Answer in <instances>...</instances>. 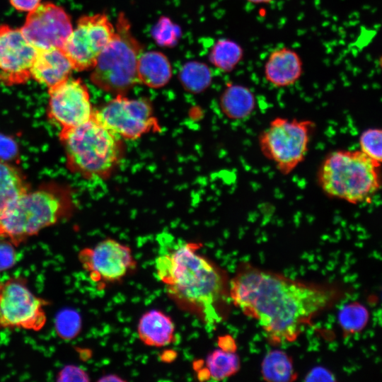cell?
<instances>
[{"label":"cell","instance_id":"1","mask_svg":"<svg viewBox=\"0 0 382 382\" xmlns=\"http://www.w3.org/2000/svg\"><path fill=\"white\" fill-rule=\"evenodd\" d=\"M347 291L335 284L297 280L248 262L239 263L229 280L230 301L257 321L275 347L296 341L314 318Z\"/></svg>","mask_w":382,"mask_h":382},{"label":"cell","instance_id":"2","mask_svg":"<svg viewBox=\"0 0 382 382\" xmlns=\"http://www.w3.org/2000/svg\"><path fill=\"white\" fill-rule=\"evenodd\" d=\"M199 248L192 242L168 247L156 257L155 270L175 303L214 327L227 315L229 279L225 270L197 252Z\"/></svg>","mask_w":382,"mask_h":382},{"label":"cell","instance_id":"3","mask_svg":"<svg viewBox=\"0 0 382 382\" xmlns=\"http://www.w3.org/2000/svg\"><path fill=\"white\" fill-rule=\"evenodd\" d=\"M74 207L71 190L67 185L52 182L29 190L0 216V238L17 247L69 216Z\"/></svg>","mask_w":382,"mask_h":382},{"label":"cell","instance_id":"4","mask_svg":"<svg viewBox=\"0 0 382 382\" xmlns=\"http://www.w3.org/2000/svg\"><path fill=\"white\" fill-rule=\"evenodd\" d=\"M67 168L85 178H104L120 161L122 139L110 132L93 115L78 126L60 129Z\"/></svg>","mask_w":382,"mask_h":382},{"label":"cell","instance_id":"5","mask_svg":"<svg viewBox=\"0 0 382 382\" xmlns=\"http://www.w3.org/2000/svg\"><path fill=\"white\" fill-rule=\"evenodd\" d=\"M380 166L359 150L333 151L318 168V184L330 198L369 202L381 187Z\"/></svg>","mask_w":382,"mask_h":382},{"label":"cell","instance_id":"6","mask_svg":"<svg viewBox=\"0 0 382 382\" xmlns=\"http://www.w3.org/2000/svg\"><path fill=\"white\" fill-rule=\"evenodd\" d=\"M129 20L118 15L115 35L98 57L90 76L91 82L101 90L125 95L139 79L137 63L144 46L133 35Z\"/></svg>","mask_w":382,"mask_h":382},{"label":"cell","instance_id":"7","mask_svg":"<svg viewBox=\"0 0 382 382\" xmlns=\"http://www.w3.org/2000/svg\"><path fill=\"white\" fill-rule=\"evenodd\" d=\"M314 129L309 120L276 117L259 135V148L281 174L287 175L304 161Z\"/></svg>","mask_w":382,"mask_h":382},{"label":"cell","instance_id":"8","mask_svg":"<svg viewBox=\"0 0 382 382\" xmlns=\"http://www.w3.org/2000/svg\"><path fill=\"white\" fill-rule=\"evenodd\" d=\"M93 117L120 139H135L160 128L149 100L122 94L94 110Z\"/></svg>","mask_w":382,"mask_h":382},{"label":"cell","instance_id":"9","mask_svg":"<svg viewBox=\"0 0 382 382\" xmlns=\"http://www.w3.org/2000/svg\"><path fill=\"white\" fill-rule=\"evenodd\" d=\"M115 33L104 13L81 16L62 47L74 71L91 70Z\"/></svg>","mask_w":382,"mask_h":382},{"label":"cell","instance_id":"10","mask_svg":"<svg viewBox=\"0 0 382 382\" xmlns=\"http://www.w3.org/2000/svg\"><path fill=\"white\" fill-rule=\"evenodd\" d=\"M48 304L29 289L25 279H8L0 290V330H40L47 321L45 307Z\"/></svg>","mask_w":382,"mask_h":382},{"label":"cell","instance_id":"11","mask_svg":"<svg viewBox=\"0 0 382 382\" xmlns=\"http://www.w3.org/2000/svg\"><path fill=\"white\" fill-rule=\"evenodd\" d=\"M48 95L47 117L60 129L78 126L93 115L88 88L81 79L69 77L48 88Z\"/></svg>","mask_w":382,"mask_h":382},{"label":"cell","instance_id":"12","mask_svg":"<svg viewBox=\"0 0 382 382\" xmlns=\"http://www.w3.org/2000/svg\"><path fill=\"white\" fill-rule=\"evenodd\" d=\"M78 257L96 282L120 281L137 265L130 248L112 238L103 240L93 248H83Z\"/></svg>","mask_w":382,"mask_h":382},{"label":"cell","instance_id":"13","mask_svg":"<svg viewBox=\"0 0 382 382\" xmlns=\"http://www.w3.org/2000/svg\"><path fill=\"white\" fill-rule=\"evenodd\" d=\"M21 28L25 38L38 50L62 48L73 30L66 10L53 2L41 3L28 13Z\"/></svg>","mask_w":382,"mask_h":382},{"label":"cell","instance_id":"14","mask_svg":"<svg viewBox=\"0 0 382 382\" xmlns=\"http://www.w3.org/2000/svg\"><path fill=\"white\" fill-rule=\"evenodd\" d=\"M37 52L21 28L0 25V82L6 86L26 83Z\"/></svg>","mask_w":382,"mask_h":382},{"label":"cell","instance_id":"15","mask_svg":"<svg viewBox=\"0 0 382 382\" xmlns=\"http://www.w3.org/2000/svg\"><path fill=\"white\" fill-rule=\"evenodd\" d=\"M303 73V62L299 54L291 47H279L267 56L263 66L266 81L275 88L294 86Z\"/></svg>","mask_w":382,"mask_h":382},{"label":"cell","instance_id":"16","mask_svg":"<svg viewBox=\"0 0 382 382\" xmlns=\"http://www.w3.org/2000/svg\"><path fill=\"white\" fill-rule=\"evenodd\" d=\"M73 71L72 64L62 48H49L37 50L30 76L50 88L71 77Z\"/></svg>","mask_w":382,"mask_h":382},{"label":"cell","instance_id":"17","mask_svg":"<svg viewBox=\"0 0 382 382\" xmlns=\"http://www.w3.org/2000/svg\"><path fill=\"white\" fill-rule=\"evenodd\" d=\"M137 333L140 340L147 346L165 347L174 341L175 325L168 315L151 309L140 318Z\"/></svg>","mask_w":382,"mask_h":382},{"label":"cell","instance_id":"18","mask_svg":"<svg viewBox=\"0 0 382 382\" xmlns=\"http://www.w3.org/2000/svg\"><path fill=\"white\" fill-rule=\"evenodd\" d=\"M137 72L139 81L152 88L164 86L172 76L168 57L158 51L143 52L138 60Z\"/></svg>","mask_w":382,"mask_h":382},{"label":"cell","instance_id":"19","mask_svg":"<svg viewBox=\"0 0 382 382\" xmlns=\"http://www.w3.org/2000/svg\"><path fill=\"white\" fill-rule=\"evenodd\" d=\"M223 113L231 120H243L250 117L256 107V98L248 87L228 84L220 97Z\"/></svg>","mask_w":382,"mask_h":382},{"label":"cell","instance_id":"20","mask_svg":"<svg viewBox=\"0 0 382 382\" xmlns=\"http://www.w3.org/2000/svg\"><path fill=\"white\" fill-rule=\"evenodd\" d=\"M29 190V185L20 170L0 158V216Z\"/></svg>","mask_w":382,"mask_h":382},{"label":"cell","instance_id":"21","mask_svg":"<svg viewBox=\"0 0 382 382\" xmlns=\"http://www.w3.org/2000/svg\"><path fill=\"white\" fill-rule=\"evenodd\" d=\"M261 372L263 378L268 381H292L297 376L291 358L278 349L270 351L265 355Z\"/></svg>","mask_w":382,"mask_h":382},{"label":"cell","instance_id":"22","mask_svg":"<svg viewBox=\"0 0 382 382\" xmlns=\"http://www.w3.org/2000/svg\"><path fill=\"white\" fill-rule=\"evenodd\" d=\"M243 55V49L240 44L223 38L214 45L209 54V60L221 71L231 72L239 64Z\"/></svg>","mask_w":382,"mask_h":382},{"label":"cell","instance_id":"23","mask_svg":"<svg viewBox=\"0 0 382 382\" xmlns=\"http://www.w3.org/2000/svg\"><path fill=\"white\" fill-rule=\"evenodd\" d=\"M206 366L208 376L214 381H221L236 374L241 361L235 352L217 349L208 355Z\"/></svg>","mask_w":382,"mask_h":382},{"label":"cell","instance_id":"24","mask_svg":"<svg viewBox=\"0 0 382 382\" xmlns=\"http://www.w3.org/2000/svg\"><path fill=\"white\" fill-rule=\"evenodd\" d=\"M178 76L183 88L192 93L204 91L212 79L210 69L205 64L195 61L185 64Z\"/></svg>","mask_w":382,"mask_h":382},{"label":"cell","instance_id":"25","mask_svg":"<svg viewBox=\"0 0 382 382\" xmlns=\"http://www.w3.org/2000/svg\"><path fill=\"white\" fill-rule=\"evenodd\" d=\"M369 314L364 306L359 302L345 305L338 313V323L344 337L357 334L366 327Z\"/></svg>","mask_w":382,"mask_h":382},{"label":"cell","instance_id":"26","mask_svg":"<svg viewBox=\"0 0 382 382\" xmlns=\"http://www.w3.org/2000/svg\"><path fill=\"white\" fill-rule=\"evenodd\" d=\"M359 151L376 164L382 161V131L380 128H369L359 138Z\"/></svg>","mask_w":382,"mask_h":382},{"label":"cell","instance_id":"27","mask_svg":"<svg viewBox=\"0 0 382 382\" xmlns=\"http://www.w3.org/2000/svg\"><path fill=\"white\" fill-rule=\"evenodd\" d=\"M178 27L168 18H162L154 28L152 33L156 42L162 46H173L178 40Z\"/></svg>","mask_w":382,"mask_h":382},{"label":"cell","instance_id":"28","mask_svg":"<svg viewBox=\"0 0 382 382\" xmlns=\"http://www.w3.org/2000/svg\"><path fill=\"white\" fill-rule=\"evenodd\" d=\"M57 332L61 337L70 338L75 336L80 328L78 315L71 311L61 313L57 319Z\"/></svg>","mask_w":382,"mask_h":382},{"label":"cell","instance_id":"29","mask_svg":"<svg viewBox=\"0 0 382 382\" xmlns=\"http://www.w3.org/2000/svg\"><path fill=\"white\" fill-rule=\"evenodd\" d=\"M15 245L10 241L0 238V272L11 268L16 262Z\"/></svg>","mask_w":382,"mask_h":382},{"label":"cell","instance_id":"30","mask_svg":"<svg viewBox=\"0 0 382 382\" xmlns=\"http://www.w3.org/2000/svg\"><path fill=\"white\" fill-rule=\"evenodd\" d=\"M87 374L81 369L71 365L64 366L57 376V381H88Z\"/></svg>","mask_w":382,"mask_h":382},{"label":"cell","instance_id":"31","mask_svg":"<svg viewBox=\"0 0 382 382\" xmlns=\"http://www.w3.org/2000/svg\"><path fill=\"white\" fill-rule=\"evenodd\" d=\"M11 6L18 11L29 13L36 8L41 0H8Z\"/></svg>","mask_w":382,"mask_h":382},{"label":"cell","instance_id":"32","mask_svg":"<svg viewBox=\"0 0 382 382\" xmlns=\"http://www.w3.org/2000/svg\"><path fill=\"white\" fill-rule=\"evenodd\" d=\"M334 376L328 370L323 367L312 369L306 377V381H335Z\"/></svg>","mask_w":382,"mask_h":382},{"label":"cell","instance_id":"33","mask_svg":"<svg viewBox=\"0 0 382 382\" xmlns=\"http://www.w3.org/2000/svg\"><path fill=\"white\" fill-rule=\"evenodd\" d=\"M219 345L221 349L227 352H235L236 348L235 340L231 336L220 337Z\"/></svg>","mask_w":382,"mask_h":382},{"label":"cell","instance_id":"34","mask_svg":"<svg viewBox=\"0 0 382 382\" xmlns=\"http://www.w3.org/2000/svg\"><path fill=\"white\" fill-rule=\"evenodd\" d=\"M245 1L252 4L260 5V4H269L273 2L274 0H245Z\"/></svg>","mask_w":382,"mask_h":382},{"label":"cell","instance_id":"35","mask_svg":"<svg viewBox=\"0 0 382 382\" xmlns=\"http://www.w3.org/2000/svg\"><path fill=\"white\" fill-rule=\"evenodd\" d=\"M2 284H3V282H0V290H1V289Z\"/></svg>","mask_w":382,"mask_h":382}]
</instances>
